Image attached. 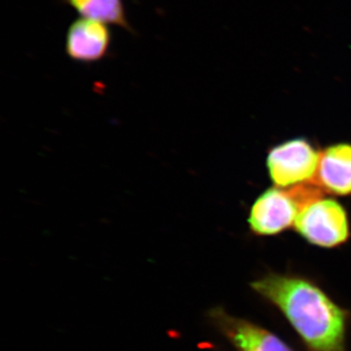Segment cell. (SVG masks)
Segmentation results:
<instances>
[{
    "label": "cell",
    "instance_id": "8",
    "mask_svg": "<svg viewBox=\"0 0 351 351\" xmlns=\"http://www.w3.org/2000/svg\"><path fill=\"white\" fill-rule=\"evenodd\" d=\"M82 17L101 21L107 25H117L135 34L127 19L123 0H63Z\"/></svg>",
    "mask_w": 351,
    "mask_h": 351
},
{
    "label": "cell",
    "instance_id": "6",
    "mask_svg": "<svg viewBox=\"0 0 351 351\" xmlns=\"http://www.w3.org/2000/svg\"><path fill=\"white\" fill-rule=\"evenodd\" d=\"M112 32L107 24L90 18H78L66 34V56L78 63L91 64L107 56L112 44Z\"/></svg>",
    "mask_w": 351,
    "mask_h": 351
},
{
    "label": "cell",
    "instance_id": "7",
    "mask_svg": "<svg viewBox=\"0 0 351 351\" xmlns=\"http://www.w3.org/2000/svg\"><path fill=\"white\" fill-rule=\"evenodd\" d=\"M313 184L332 195H351V145L339 143L321 152Z\"/></svg>",
    "mask_w": 351,
    "mask_h": 351
},
{
    "label": "cell",
    "instance_id": "5",
    "mask_svg": "<svg viewBox=\"0 0 351 351\" xmlns=\"http://www.w3.org/2000/svg\"><path fill=\"white\" fill-rule=\"evenodd\" d=\"M207 318L234 351H295L276 332L246 318L233 316L223 306L210 309Z\"/></svg>",
    "mask_w": 351,
    "mask_h": 351
},
{
    "label": "cell",
    "instance_id": "1",
    "mask_svg": "<svg viewBox=\"0 0 351 351\" xmlns=\"http://www.w3.org/2000/svg\"><path fill=\"white\" fill-rule=\"evenodd\" d=\"M250 287L280 311L307 351H348L351 313L313 279L271 271Z\"/></svg>",
    "mask_w": 351,
    "mask_h": 351
},
{
    "label": "cell",
    "instance_id": "2",
    "mask_svg": "<svg viewBox=\"0 0 351 351\" xmlns=\"http://www.w3.org/2000/svg\"><path fill=\"white\" fill-rule=\"evenodd\" d=\"M323 196L324 191L313 182L287 189H269L258 196L251 208L250 230L262 237L279 234L295 225L304 208Z\"/></svg>",
    "mask_w": 351,
    "mask_h": 351
},
{
    "label": "cell",
    "instance_id": "3",
    "mask_svg": "<svg viewBox=\"0 0 351 351\" xmlns=\"http://www.w3.org/2000/svg\"><path fill=\"white\" fill-rule=\"evenodd\" d=\"M294 228L307 243L320 248H338L350 239V221L345 208L338 201L324 196L302 210Z\"/></svg>",
    "mask_w": 351,
    "mask_h": 351
},
{
    "label": "cell",
    "instance_id": "4",
    "mask_svg": "<svg viewBox=\"0 0 351 351\" xmlns=\"http://www.w3.org/2000/svg\"><path fill=\"white\" fill-rule=\"evenodd\" d=\"M321 152L304 138H293L276 145L267 157V167L277 188H292L313 182Z\"/></svg>",
    "mask_w": 351,
    "mask_h": 351
}]
</instances>
